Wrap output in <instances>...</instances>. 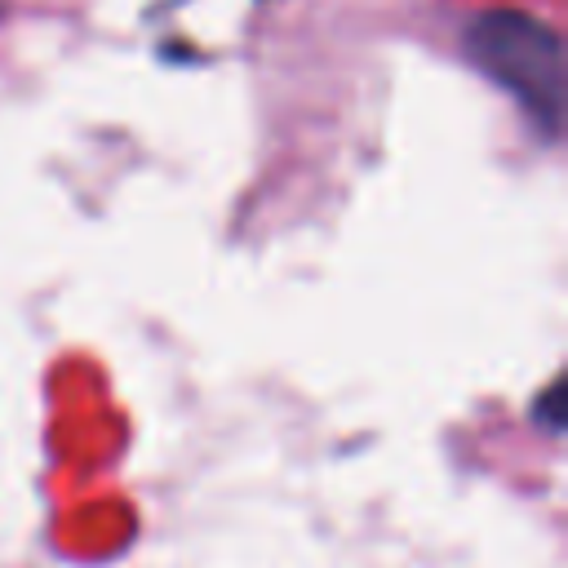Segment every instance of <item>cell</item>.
<instances>
[{
	"mask_svg": "<svg viewBox=\"0 0 568 568\" xmlns=\"http://www.w3.org/2000/svg\"><path fill=\"white\" fill-rule=\"evenodd\" d=\"M466 58L506 89L541 142H559L564 133V102H568V67L564 44L550 22L524 9H484L462 31Z\"/></svg>",
	"mask_w": 568,
	"mask_h": 568,
	"instance_id": "cell-1",
	"label": "cell"
},
{
	"mask_svg": "<svg viewBox=\"0 0 568 568\" xmlns=\"http://www.w3.org/2000/svg\"><path fill=\"white\" fill-rule=\"evenodd\" d=\"M532 422H537L546 435H559V430H564V386H559V382H550V386L541 390V399L532 404Z\"/></svg>",
	"mask_w": 568,
	"mask_h": 568,
	"instance_id": "cell-2",
	"label": "cell"
}]
</instances>
